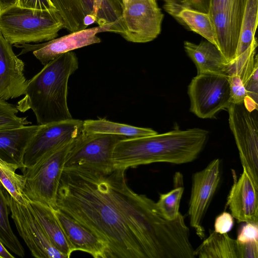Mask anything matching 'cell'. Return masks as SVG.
<instances>
[{
	"instance_id": "2",
	"label": "cell",
	"mask_w": 258,
	"mask_h": 258,
	"mask_svg": "<svg viewBox=\"0 0 258 258\" xmlns=\"http://www.w3.org/2000/svg\"><path fill=\"white\" fill-rule=\"evenodd\" d=\"M208 135L207 131L195 127L120 140L113 150V168L126 170L154 163L192 162L203 149Z\"/></svg>"
},
{
	"instance_id": "17",
	"label": "cell",
	"mask_w": 258,
	"mask_h": 258,
	"mask_svg": "<svg viewBox=\"0 0 258 258\" xmlns=\"http://www.w3.org/2000/svg\"><path fill=\"white\" fill-rule=\"evenodd\" d=\"M24 67L12 45L0 33V99L7 101L25 94L28 80Z\"/></svg>"
},
{
	"instance_id": "9",
	"label": "cell",
	"mask_w": 258,
	"mask_h": 258,
	"mask_svg": "<svg viewBox=\"0 0 258 258\" xmlns=\"http://www.w3.org/2000/svg\"><path fill=\"white\" fill-rule=\"evenodd\" d=\"M120 35L127 41L146 43L157 37L164 17L157 0H122Z\"/></svg>"
},
{
	"instance_id": "20",
	"label": "cell",
	"mask_w": 258,
	"mask_h": 258,
	"mask_svg": "<svg viewBox=\"0 0 258 258\" xmlns=\"http://www.w3.org/2000/svg\"><path fill=\"white\" fill-rule=\"evenodd\" d=\"M184 48L196 65L197 74L213 73L228 75L229 63L217 47L208 41L197 44L185 41Z\"/></svg>"
},
{
	"instance_id": "25",
	"label": "cell",
	"mask_w": 258,
	"mask_h": 258,
	"mask_svg": "<svg viewBox=\"0 0 258 258\" xmlns=\"http://www.w3.org/2000/svg\"><path fill=\"white\" fill-rule=\"evenodd\" d=\"M184 191L183 178L179 172L176 173L174 177V187L170 191L161 194L156 206L159 214L167 220H174L177 218L180 203Z\"/></svg>"
},
{
	"instance_id": "29",
	"label": "cell",
	"mask_w": 258,
	"mask_h": 258,
	"mask_svg": "<svg viewBox=\"0 0 258 258\" xmlns=\"http://www.w3.org/2000/svg\"><path fill=\"white\" fill-rule=\"evenodd\" d=\"M18 112L16 105L0 99V130L31 124L27 116H18Z\"/></svg>"
},
{
	"instance_id": "12",
	"label": "cell",
	"mask_w": 258,
	"mask_h": 258,
	"mask_svg": "<svg viewBox=\"0 0 258 258\" xmlns=\"http://www.w3.org/2000/svg\"><path fill=\"white\" fill-rule=\"evenodd\" d=\"M6 196L17 231L32 255L37 258H67L51 243L27 199L23 205L15 200L7 190Z\"/></svg>"
},
{
	"instance_id": "22",
	"label": "cell",
	"mask_w": 258,
	"mask_h": 258,
	"mask_svg": "<svg viewBox=\"0 0 258 258\" xmlns=\"http://www.w3.org/2000/svg\"><path fill=\"white\" fill-rule=\"evenodd\" d=\"M37 219L53 245L67 258L74 251L53 212V208L27 200Z\"/></svg>"
},
{
	"instance_id": "10",
	"label": "cell",
	"mask_w": 258,
	"mask_h": 258,
	"mask_svg": "<svg viewBox=\"0 0 258 258\" xmlns=\"http://www.w3.org/2000/svg\"><path fill=\"white\" fill-rule=\"evenodd\" d=\"M247 0H210L209 14L217 47L228 63L235 58L240 28Z\"/></svg>"
},
{
	"instance_id": "16",
	"label": "cell",
	"mask_w": 258,
	"mask_h": 258,
	"mask_svg": "<svg viewBox=\"0 0 258 258\" xmlns=\"http://www.w3.org/2000/svg\"><path fill=\"white\" fill-rule=\"evenodd\" d=\"M232 176L233 183L226 207L238 222L258 224V187L244 168L238 179L233 170Z\"/></svg>"
},
{
	"instance_id": "5",
	"label": "cell",
	"mask_w": 258,
	"mask_h": 258,
	"mask_svg": "<svg viewBox=\"0 0 258 258\" xmlns=\"http://www.w3.org/2000/svg\"><path fill=\"white\" fill-rule=\"evenodd\" d=\"M71 33L96 22L104 32L121 35L122 0H51Z\"/></svg>"
},
{
	"instance_id": "37",
	"label": "cell",
	"mask_w": 258,
	"mask_h": 258,
	"mask_svg": "<svg viewBox=\"0 0 258 258\" xmlns=\"http://www.w3.org/2000/svg\"><path fill=\"white\" fill-rule=\"evenodd\" d=\"M18 0H0V12L7 8L17 5Z\"/></svg>"
},
{
	"instance_id": "30",
	"label": "cell",
	"mask_w": 258,
	"mask_h": 258,
	"mask_svg": "<svg viewBox=\"0 0 258 258\" xmlns=\"http://www.w3.org/2000/svg\"><path fill=\"white\" fill-rule=\"evenodd\" d=\"M230 92V103L235 104H243L247 96V91L239 75L234 72L228 75Z\"/></svg>"
},
{
	"instance_id": "24",
	"label": "cell",
	"mask_w": 258,
	"mask_h": 258,
	"mask_svg": "<svg viewBox=\"0 0 258 258\" xmlns=\"http://www.w3.org/2000/svg\"><path fill=\"white\" fill-rule=\"evenodd\" d=\"M83 131L90 134H107L138 138L158 134L155 130L120 123L104 118L88 119L83 121Z\"/></svg>"
},
{
	"instance_id": "18",
	"label": "cell",
	"mask_w": 258,
	"mask_h": 258,
	"mask_svg": "<svg viewBox=\"0 0 258 258\" xmlns=\"http://www.w3.org/2000/svg\"><path fill=\"white\" fill-rule=\"evenodd\" d=\"M53 210L74 251L86 252L95 258H106V246L96 235L58 209Z\"/></svg>"
},
{
	"instance_id": "7",
	"label": "cell",
	"mask_w": 258,
	"mask_h": 258,
	"mask_svg": "<svg viewBox=\"0 0 258 258\" xmlns=\"http://www.w3.org/2000/svg\"><path fill=\"white\" fill-rule=\"evenodd\" d=\"M124 136L90 134L82 131L73 141L63 168H82L108 172L113 170L112 156L116 144Z\"/></svg>"
},
{
	"instance_id": "3",
	"label": "cell",
	"mask_w": 258,
	"mask_h": 258,
	"mask_svg": "<svg viewBox=\"0 0 258 258\" xmlns=\"http://www.w3.org/2000/svg\"><path fill=\"white\" fill-rule=\"evenodd\" d=\"M78 68V57L72 51L45 64L28 80L24 97L16 105L19 111L32 110L40 125L72 119L67 102L68 84Z\"/></svg>"
},
{
	"instance_id": "31",
	"label": "cell",
	"mask_w": 258,
	"mask_h": 258,
	"mask_svg": "<svg viewBox=\"0 0 258 258\" xmlns=\"http://www.w3.org/2000/svg\"><path fill=\"white\" fill-rule=\"evenodd\" d=\"M165 4L190 8L201 12L208 13L210 0H161Z\"/></svg>"
},
{
	"instance_id": "21",
	"label": "cell",
	"mask_w": 258,
	"mask_h": 258,
	"mask_svg": "<svg viewBox=\"0 0 258 258\" xmlns=\"http://www.w3.org/2000/svg\"><path fill=\"white\" fill-rule=\"evenodd\" d=\"M163 8L187 29L200 35L217 47L214 27L208 13L190 8L165 4Z\"/></svg>"
},
{
	"instance_id": "32",
	"label": "cell",
	"mask_w": 258,
	"mask_h": 258,
	"mask_svg": "<svg viewBox=\"0 0 258 258\" xmlns=\"http://www.w3.org/2000/svg\"><path fill=\"white\" fill-rule=\"evenodd\" d=\"M236 240L240 243L258 241V224L246 223L239 232Z\"/></svg>"
},
{
	"instance_id": "28",
	"label": "cell",
	"mask_w": 258,
	"mask_h": 258,
	"mask_svg": "<svg viewBox=\"0 0 258 258\" xmlns=\"http://www.w3.org/2000/svg\"><path fill=\"white\" fill-rule=\"evenodd\" d=\"M17 169L0 158V183L15 200L25 205L26 199L23 195L24 177L23 174L16 173Z\"/></svg>"
},
{
	"instance_id": "35",
	"label": "cell",
	"mask_w": 258,
	"mask_h": 258,
	"mask_svg": "<svg viewBox=\"0 0 258 258\" xmlns=\"http://www.w3.org/2000/svg\"><path fill=\"white\" fill-rule=\"evenodd\" d=\"M240 258H258V241L239 242Z\"/></svg>"
},
{
	"instance_id": "15",
	"label": "cell",
	"mask_w": 258,
	"mask_h": 258,
	"mask_svg": "<svg viewBox=\"0 0 258 258\" xmlns=\"http://www.w3.org/2000/svg\"><path fill=\"white\" fill-rule=\"evenodd\" d=\"M103 32V28L98 26L72 32L42 43L16 44L14 46L22 48L19 55L32 52L34 56L44 66L62 54L100 43L101 39L97 34Z\"/></svg>"
},
{
	"instance_id": "11",
	"label": "cell",
	"mask_w": 258,
	"mask_h": 258,
	"mask_svg": "<svg viewBox=\"0 0 258 258\" xmlns=\"http://www.w3.org/2000/svg\"><path fill=\"white\" fill-rule=\"evenodd\" d=\"M229 124L234 136L242 166L258 187L257 120L243 104L231 103L227 108Z\"/></svg>"
},
{
	"instance_id": "4",
	"label": "cell",
	"mask_w": 258,
	"mask_h": 258,
	"mask_svg": "<svg viewBox=\"0 0 258 258\" xmlns=\"http://www.w3.org/2000/svg\"><path fill=\"white\" fill-rule=\"evenodd\" d=\"M64 22L56 9L36 10L17 5L0 12V33L12 45L56 38Z\"/></svg>"
},
{
	"instance_id": "19",
	"label": "cell",
	"mask_w": 258,
	"mask_h": 258,
	"mask_svg": "<svg viewBox=\"0 0 258 258\" xmlns=\"http://www.w3.org/2000/svg\"><path fill=\"white\" fill-rule=\"evenodd\" d=\"M40 125H25L0 130V158L17 169L23 168L26 148Z\"/></svg>"
},
{
	"instance_id": "23",
	"label": "cell",
	"mask_w": 258,
	"mask_h": 258,
	"mask_svg": "<svg viewBox=\"0 0 258 258\" xmlns=\"http://www.w3.org/2000/svg\"><path fill=\"white\" fill-rule=\"evenodd\" d=\"M200 258H240L239 242L227 234L210 230L209 236L195 249Z\"/></svg>"
},
{
	"instance_id": "34",
	"label": "cell",
	"mask_w": 258,
	"mask_h": 258,
	"mask_svg": "<svg viewBox=\"0 0 258 258\" xmlns=\"http://www.w3.org/2000/svg\"><path fill=\"white\" fill-rule=\"evenodd\" d=\"M17 5L22 8L36 10L55 8L51 0H18Z\"/></svg>"
},
{
	"instance_id": "13",
	"label": "cell",
	"mask_w": 258,
	"mask_h": 258,
	"mask_svg": "<svg viewBox=\"0 0 258 258\" xmlns=\"http://www.w3.org/2000/svg\"><path fill=\"white\" fill-rule=\"evenodd\" d=\"M83 121L72 118L40 125L26 148L23 168L33 165L46 154L73 141L82 133Z\"/></svg>"
},
{
	"instance_id": "14",
	"label": "cell",
	"mask_w": 258,
	"mask_h": 258,
	"mask_svg": "<svg viewBox=\"0 0 258 258\" xmlns=\"http://www.w3.org/2000/svg\"><path fill=\"white\" fill-rule=\"evenodd\" d=\"M221 179L220 161L215 159L194 174L188 214L190 226L201 239L205 237L203 221Z\"/></svg>"
},
{
	"instance_id": "6",
	"label": "cell",
	"mask_w": 258,
	"mask_h": 258,
	"mask_svg": "<svg viewBox=\"0 0 258 258\" xmlns=\"http://www.w3.org/2000/svg\"><path fill=\"white\" fill-rule=\"evenodd\" d=\"M73 141L46 154L33 165L21 168L24 177L23 195L25 199L56 208L58 188Z\"/></svg>"
},
{
	"instance_id": "33",
	"label": "cell",
	"mask_w": 258,
	"mask_h": 258,
	"mask_svg": "<svg viewBox=\"0 0 258 258\" xmlns=\"http://www.w3.org/2000/svg\"><path fill=\"white\" fill-rule=\"evenodd\" d=\"M234 220L232 215L223 212L218 216L214 223V231L220 234L227 233L233 226Z\"/></svg>"
},
{
	"instance_id": "36",
	"label": "cell",
	"mask_w": 258,
	"mask_h": 258,
	"mask_svg": "<svg viewBox=\"0 0 258 258\" xmlns=\"http://www.w3.org/2000/svg\"><path fill=\"white\" fill-rule=\"evenodd\" d=\"M15 256L12 254L6 248L5 245L0 239V258H14Z\"/></svg>"
},
{
	"instance_id": "26",
	"label": "cell",
	"mask_w": 258,
	"mask_h": 258,
	"mask_svg": "<svg viewBox=\"0 0 258 258\" xmlns=\"http://www.w3.org/2000/svg\"><path fill=\"white\" fill-rule=\"evenodd\" d=\"M10 212L6 189L0 183V239L9 250L19 256L24 257V248L11 227Z\"/></svg>"
},
{
	"instance_id": "27",
	"label": "cell",
	"mask_w": 258,
	"mask_h": 258,
	"mask_svg": "<svg viewBox=\"0 0 258 258\" xmlns=\"http://www.w3.org/2000/svg\"><path fill=\"white\" fill-rule=\"evenodd\" d=\"M258 0H247L243 14L235 57L245 51L255 38Z\"/></svg>"
},
{
	"instance_id": "1",
	"label": "cell",
	"mask_w": 258,
	"mask_h": 258,
	"mask_svg": "<svg viewBox=\"0 0 258 258\" xmlns=\"http://www.w3.org/2000/svg\"><path fill=\"white\" fill-rule=\"evenodd\" d=\"M125 171L63 168L56 208L96 235L106 258L194 257L184 216L164 219L154 201L128 186Z\"/></svg>"
},
{
	"instance_id": "8",
	"label": "cell",
	"mask_w": 258,
	"mask_h": 258,
	"mask_svg": "<svg viewBox=\"0 0 258 258\" xmlns=\"http://www.w3.org/2000/svg\"><path fill=\"white\" fill-rule=\"evenodd\" d=\"M190 110L199 118H212L231 104L228 76L224 74H197L188 86Z\"/></svg>"
}]
</instances>
